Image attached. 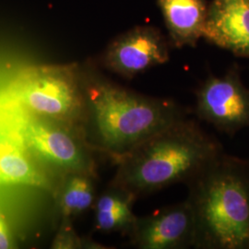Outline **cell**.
I'll list each match as a JSON object with an SVG mask.
<instances>
[{"instance_id":"obj_1","label":"cell","mask_w":249,"mask_h":249,"mask_svg":"<svg viewBox=\"0 0 249 249\" xmlns=\"http://www.w3.org/2000/svg\"><path fill=\"white\" fill-rule=\"evenodd\" d=\"M223 145L185 117L114 160L112 184L138 198L176 184H187L223 154Z\"/></svg>"},{"instance_id":"obj_2","label":"cell","mask_w":249,"mask_h":249,"mask_svg":"<svg viewBox=\"0 0 249 249\" xmlns=\"http://www.w3.org/2000/svg\"><path fill=\"white\" fill-rule=\"evenodd\" d=\"M80 77L85 116L89 115L94 133L92 147L113 160L187 117L186 109L172 99L145 95L88 70L80 71Z\"/></svg>"},{"instance_id":"obj_3","label":"cell","mask_w":249,"mask_h":249,"mask_svg":"<svg viewBox=\"0 0 249 249\" xmlns=\"http://www.w3.org/2000/svg\"><path fill=\"white\" fill-rule=\"evenodd\" d=\"M196 249H249V159L223 152L187 185Z\"/></svg>"},{"instance_id":"obj_4","label":"cell","mask_w":249,"mask_h":249,"mask_svg":"<svg viewBox=\"0 0 249 249\" xmlns=\"http://www.w3.org/2000/svg\"><path fill=\"white\" fill-rule=\"evenodd\" d=\"M10 93L38 115L53 116L71 124L84 121L85 100L80 69L76 65L27 70L15 81Z\"/></svg>"},{"instance_id":"obj_5","label":"cell","mask_w":249,"mask_h":249,"mask_svg":"<svg viewBox=\"0 0 249 249\" xmlns=\"http://www.w3.org/2000/svg\"><path fill=\"white\" fill-rule=\"evenodd\" d=\"M18 133L28 148L43 159L71 173L94 174V163L83 126H52L36 119L14 118Z\"/></svg>"},{"instance_id":"obj_6","label":"cell","mask_w":249,"mask_h":249,"mask_svg":"<svg viewBox=\"0 0 249 249\" xmlns=\"http://www.w3.org/2000/svg\"><path fill=\"white\" fill-rule=\"evenodd\" d=\"M196 117L218 131L233 136L249 127V89L237 66L223 76H210L196 89Z\"/></svg>"},{"instance_id":"obj_7","label":"cell","mask_w":249,"mask_h":249,"mask_svg":"<svg viewBox=\"0 0 249 249\" xmlns=\"http://www.w3.org/2000/svg\"><path fill=\"white\" fill-rule=\"evenodd\" d=\"M169 40L154 27L139 26L125 32L107 46L102 56L104 67L131 80L169 60Z\"/></svg>"},{"instance_id":"obj_8","label":"cell","mask_w":249,"mask_h":249,"mask_svg":"<svg viewBox=\"0 0 249 249\" xmlns=\"http://www.w3.org/2000/svg\"><path fill=\"white\" fill-rule=\"evenodd\" d=\"M128 238L135 249H194L195 220L187 199L153 213L138 216Z\"/></svg>"},{"instance_id":"obj_9","label":"cell","mask_w":249,"mask_h":249,"mask_svg":"<svg viewBox=\"0 0 249 249\" xmlns=\"http://www.w3.org/2000/svg\"><path fill=\"white\" fill-rule=\"evenodd\" d=\"M203 38L236 56L249 58V0H213Z\"/></svg>"},{"instance_id":"obj_10","label":"cell","mask_w":249,"mask_h":249,"mask_svg":"<svg viewBox=\"0 0 249 249\" xmlns=\"http://www.w3.org/2000/svg\"><path fill=\"white\" fill-rule=\"evenodd\" d=\"M169 35L177 48L196 46L203 38L209 4L206 0H156Z\"/></svg>"},{"instance_id":"obj_11","label":"cell","mask_w":249,"mask_h":249,"mask_svg":"<svg viewBox=\"0 0 249 249\" xmlns=\"http://www.w3.org/2000/svg\"><path fill=\"white\" fill-rule=\"evenodd\" d=\"M0 127V185L23 184L44 186L45 180L28 160L17 125Z\"/></svg>"},{"instance_id":"obj_12","label":"cell","mask_w":249,"mask_h":249,"mask_svg":"<svg viewBox=\"0 0 249 249\" xmlns=\"http://www.w3.org/2000/svg\"><path fill=\"white\" fill-rule=\"evenodd\" d=\"M139 198L123 187L112 184V188L95 201V227L99 231L130 233L138 216L134 213Z\"/></svg>"},{"instance_id":"obj_13","label":"cell","mask_w":249,"mask_h":249,"mask_svg":"<svg viewBox=\"0 0 249 249\" xmlns=\"http://www.w3.org/2000/svg\"><path fill=\"white\" fill-rule=\"evenodd\" d=\"M92 175L72 173L66 181L60 200L61 211L66 218L87 211L94 200V186Z\"/></svg>"},{"instance_id":"obj_14","label":"cell","mask_w":249,"mask_h":249,"mask_svg":"<svg viewBox=\"0 0 249 249\" xmlns=\"http://www.w3.org/2000/svg\"><path fill=\"white\" fill-rule=\"evenodd\" d=\"M11 246L7 224L0 216V249H9Z\"/></svg>"}]
</instances>
